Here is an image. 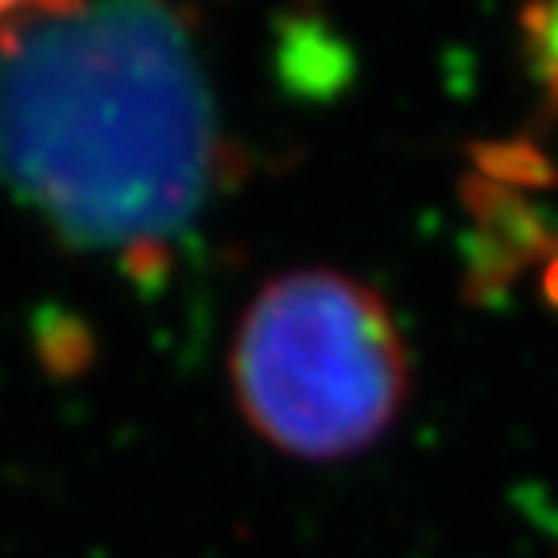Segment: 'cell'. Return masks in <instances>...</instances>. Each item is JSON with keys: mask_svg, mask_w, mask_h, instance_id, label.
Instances as JSON below:
<instances>
[{"mask_svg": "<svg viewBox=\"0 0 558 558\" xmlns=\"http://www.w3.org/2000/svg\"><path fill=\"white\" fill-rule=\"evenodd\" d=\"M186 16L82 0L0 39V183L74 248L156 268L226 179Z\"/></svg>", "mask_w": 558, "mask_h": 558, "instance_id": "6da1fadb", "label": "cell"}, {"mask_svg": "<svg viewBox=\"0 0 558 558\" xmlns=\"http://www.w3.org/2000/svg\"><path fill=\"white\" fill-rule=\"evenodd\" d=\"M233 392L283 453L333 462L373 446L408 396V357L373 288L306 268L256 291L233 338Z\"/></svg>", "mask_w": 558, "mask_h": 558, "instance_id": "7a4b0ae2", "label": "cell"}, {"mask_svg": "<svg viewBox=\"0 0 558 558\" xmlns=\"http://www.w3.org/2000/svg\"><path fill=\"white\" fill-rule=\"evenodd\" d=\"M82 0H0V39L12 35L16 27L32 24V20L54 16V12L78 9Z\"/></svg>", "mask_w": 558, "mask_h": 558, "instance_id": "3957f363", "label": "cell"}, {"mask_svg": "<svg viewBox=\"0 0 558 558\" xmlns=\"http://www.w3.org/2000/svg\"><path fill=\"white\" fill-rule=\"evenodd\" d=\"M535 54L547 74L550 89L558 94V0H547L543 12L535 16Z\"/></svg>", "mask_w": 558, "mask_h": 558, "instance_id": "277c9868", "label": "cell"}]
</instances>
